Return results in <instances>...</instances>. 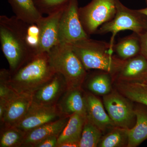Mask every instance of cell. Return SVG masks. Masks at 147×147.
I'll return each mask as SVG.
<instances>
[{"label":"cell","instance_id":"7c38bea8","mask_svg":"<svg viewBox=\"0 0 147 147\" xmlns=\"http://www.w3.org/2000/svg\"><path fill=\"white\" fill-rule=\"evenodd\" d=\"M32 102V95L17 94L7 102L1 127L15 126L26 115Z\"/></svg>","mask_w":147,"mask_h":147},{"label":"cell","instance_id":"9a60e30c","mask_svg":"<svg viewBox=\"0 0 147 147\" xmlns=\"http://www.w3.org/2000/svg\"><path fill=\"white\" fill-rule=\"evenodd\" d=\"M70 116H64L56 120L45 124L27 133L22 147H35L42 140L57 136L66 125Z\"/></svg>","mask_w":147,"mask_h":147},{"label":"cell","instance_id":"d4e9b609","mask_svg":"<svg viewBox=\"0 0 147 147\" xmlns=\"http://www.w3.org/2000/svg\"><path fill=\"white\" fill-rule=\"evenodd\" d=\"M103 132L94 124L86 118L79 142V147H96L102 137Z\"/></svg>","mask_w":147,"mask_h":147},{"label":"cell","instance_id":"8fae6325","mask_svg":"<svg viewBox=\"0 0 147 147\" xmlns=\"http://www.w3.org/2000/svg\"><path fill=\"white\" fill-rule=\"evenodd\" d=\"M67 88L63 76L56 73L52 79L32 95V103L45 106L56 105Z\"/></svg>","mask_w":147,"mask_h":147},{"label":"cell","instance_id":"484cf974","mask_svg":"<svg viewBox=\"0 0 147 147\" xmlns=\"http://www.w3.org/2000/svg\"><path fill=\"white\" fill-rule=\"evenodd\" d=\"M11 72L10 70L2 69L0 71V101L7 102L17 93L11 88L9 81Z\"/></svg>","mask_w":147,"mask_h":147},{"label":"cell","instance_id":"d6986e66","mask_svg":"<svg viewBox=\"0 0 147 147\" xmlns=\"http://www.w3.org/2000/svg\"><path fill=\"white\" fill-rule=\"evenodd\" d=\"M86 117L78 114H74L58 138V145L67 142L79 143L81 139Z\"/></svg>","mask_w":147,"mask_h":147},{"label":"cell","instance_id":"52a82bcc","mask_svg":"<svg viewBox=\"0 0 147 147\" xmlns=\"http://www.w3.org/2000/svg\"><path fill=\"white\" fill-rule=\"evenodd\" d=\"M132 101L119 92L112 91L103 96V103L108 115L116 126L130 129L136 123Z\"/></svg>","mask_w":147,"mask_h":147},{"label":"cell","instance_id":"f546056e","mask_svg":"<svg viewBox=\"0 0 147 147\" xmlns=\"http://www.w3.org/2000/svg\"><path fill=\"white\" fill-rule=\"evenodd\" d=\"M141 43V54L147 60V31L139 36Z\"/></svg>","mask_w":147,"mask_h":147},{"label":"cell","instance_id":"9c48e42d","mask_svg":"<svg viewBox=\"0 0 147 147\" xmlns=\"http://www.w3.org/2000/svg\"><path fill=\"white\" fill-rule=\"evenodd\" d=\"M57 105L45 106L32 104L24 118L15 125L26 133L62 117Z\"/></svg>","mask_w":147,"mask_h":147},{"label":"cell","instance_id":"4fadbf2b","mask_svg":"<svg viewBox=\"0 0 147 147\" xmlns=\"http://www.w3.org/2000/svg\"><path fill=\"white\" fill-rule=\"evenodd\" d=\"M87 118L100 129L102 132L109 131L115 126L108 113L103 103L96 95L85 93Z\"/></svg>","mask_w":147,"mask_h":147},{"label":"cell","instance_id":"836d02e7","mask_svg":"<svg viewBox=\"0 0 147 147\" xmlns=\"http://www.w3.org/2000/svg\"><path fill=\"white\" fill-rule=\"evenodd\" d=\"M145 1H146V4L147 5V0H145Z\"/></svg>","mask_w":147,"mask_h":147},{"label":"cell","instance_id":"6da1fadb","mask_svg":"<svg viewBox=\"0 0 147 147\" xmlns=\"http://www.w3.org/2000/svg\"><path fill=\"white\" fill-rule=\"evenodd\" d=\"M28 24L16 16H0L1 48L14 73L36 55L29 47L26 39Z\"/></svg>","mask_w":147,"mask_h":147},{"label":"cell","instance_id":"30bf717a","mask_svg":"<svg viewBox=\"0 0 147 147\" xmlns=\"http://www.w3.org/2000/svg\"><path fill=\"white\" fill-rule=\"evenodd\" d=\"M64 7L48 14L46 17L42 16L36 23L40 34L37 54L49 53L53 47L59 44L60 20Z\"/></svg>","mask_w":147,"mask_h":147},{"label":"cell","instance_id":"4dcf8cb0","mask_svg":"<svg viewBox=\"0 0 147 147\" xmlns=\"http://www.w3.org/2000/svg\"><path fill=\"white\" fill-rule=\"evenodd\" d=\"M79 143L77 142H67L58 145L57 147H79Z\"/></svg>","mask_w":147,"mask_h":147},{"label":"cell","instance_id":"5bb4252c","mask_svg":"<svg viewBox=\"0 0 147 147\" xmlns=\"http://www.w3.org/2000/svg\"><path fill=\"white\" fill-rule=\"evenodd\" d=\"M57 105L63 116L78 114L86 117L85 93L82 88L67 89Z\"/></svg>","mask_w":147,"mask_h":147},{"label":"cell","instance_id":"3957f363","mask_svg":"<svg viewBox=\"0 0 147 147\" xmlns=\"http://www.w3.org/2000/svg\"><path fill=\"white\" fill-rule=\"evenodd\" d=\"M86 70L98 69L116 75L125 61L113 55L110 43L89 38L69 43Z\"/></svg>","mask_w":147,"mask_h":147},{"label":"cell","instance_id":"e0dca14e","mask_svg":"<svg viewBox=\"0 0 147 147\" xmlns=\"http://www.w3.org/2000/svg\"><path fill=\"white\" fill-rule=\"evenodd\" d=\"M136 123L128 129L127 147H136L147 139V108L138 106L135 108Z\"/></svg>","mask_w":147,"mask_h":147},{"label":"cell","instance_id":"44dd1931","mask_svg":"<svg viewBox=\"0 0 147 147\" xmlns=\"http://www.w3.org/2000/svg\"><path fill=\"white\" fill-rule=\"evenodd\" d=\"M113 50L117 56L122 60L125 61L141 54L140 37L133 33L125 37L114 44Z\"/></svg>","mask_w":147,"mask_h":147},{"label":"cell","instance_id":"7a4b0ae2","mask_svg":"<svg viewBox=\"0 0 147 147\" xmlns=\"http://www.w3.org/2000/svg\"><path fill=\"white\" fill-rule=\"evenodd\" d=\"M56 73L50 63L48 53H39L16 72L11 73L9 83L17 94L32 95Z\"/></svg>","mask_w":147,"mask_h":147},{"label":"cell","instance_id":"4316f807","mask_svg":"<svg viewBox=\"0 0 147 147\" xmlns=\"http://www.w3.org/2000/svg\"><path fill=\"white\" fill-rule=\"evenodd\" d=\"M35 4L42 13L48 14L64 7L70 0H34Z\"/></svg>","mask_w":147,"mask_h":147},{"label":"cell","instance_id":"ac0fdd59","mask_svg":"<svg viewBox=\"0 0 147 147\" xmlns=\"http://www.w3.org/2000/svg\"><path fill=\"white\" fill-rule=\"evenodd\" d=\"M18 19L28 24H36L42 17L34 0H8Z\"/></svg>","mask_w":147,"mask_h":147},{"label":"cell","instance_id":"7402d4cb","mask_svg":"<svg viewBox=\"0 0 147 147\" xmlns=\"http://www.w3.org/2000/svg\"><path fill=\"white\" fill-rule=\"evenodd\" d=\"M112 74L103 71L92 76L87 82V87L96 95H106L112 92Z\"/></svg>","mask_w":147,"mask_h":147},{"label":"cell","instance_id":"1f68e13d","mask_svg":"<svg viewBox=\"0 0 147 147\" xmlns=\"http://www.w3.org/2000/svg\"><path fill=\"white\" fill-rule=\"evenodd\" d=\"M138 11L140 13L144 14L145 16L147 17V7L145 8H142L141 9H138Z\"/></svg>","mask_w":147,"mask_h":147},{"label":"cell","instance_id":"cb8c5ba5","mask_svg":"<svg viewBox=\"0 0 147 147\" xmlns=\"http://www.w3.org/2000/svg\"><path fill=\"white\" fill-rule=\"evenodd\" d=\"M26 134L15 126L1 127L0 147H22Z\"/></svg>","mask_w":147,"mask_h":147},{"label":"cell","instance_id":"ba28073f","mask_svg":"<svg viewBox=\"0 0 147 147\" xmlns=\"http://www.w3.org/2000/svg\"><path fill=\"white\" fill-rule=\"evenodd\" d=\"M78 0H70L63 9L59 23L60 43L69 44L89 38L79 14Z\"/></svg>","mask_w":147,"mask_h":147},{"label":"cell","instance_id":"f1b7e54d","mask_svg":"<svg viewBox=\"0 0 147 147\" xmlns=\"http://www.w3.org/2000/svg\"><path fill=\"white\" fill-rule=\"evenodd\" d=\"M58 137L54 136L44 139L35 147H57Z\"/></svg>","mask_w":147,"mask_h":147},{"label":"cell","instance_id":"2e32d148","mask_svg":"<svg viewBox=\"0 0 147 147\" xmlns=\"http://www.w3.org/2000/svg\"><path fill=\"white\" fill-rule=\"evenodd\" d=\"M147 74V60L141 54L124 61L116 76L119 81L141 82Z\"/></svg>","mask_w":147,"mask_h":147},{"label":"cell","instance_id":"83f0119b","mask_svg":"<svg viewBox=\"0 0 147 147\" xmlns=\"http://www.w3.org/2000/svg\"><path fill=\"white\" fill-rule=\"evenodd\" d=\"M26 39L28 45L35 55L37 54L39 45V29L36 24H28Z\"/></svg>","mask_w":147,"mask_h":147},{"label":"cell","instance_id":"d6a6232c","mask_svg":"<svg viewBox=\"0 0 147 147\" xmlns=\"http://www.w3.org/2000/svg\"><path fill=\"white\" fill-rule=\"evenodd\" d=\"M141 82L145 83V84H147V74L146 76H145L144 78L143 79V80L141 81Z\"/></svg>","mask_w":147,"mask_h":147},{"label":"cell","instance_id":"277c9868","mask_svg":"<svg viewBox=\"0 0 147 147\" xmlns=\"http://www.w3.org/2000/svg\"><path fill=\"white\" fill-rule=\"evenodd\" d=\"M48 54L50 64L56 73L63 76L67 89L82 88L86 79L87 70L70 45L59 43Z\"/></svg>","mask_w":147,"mask_h":147},{"label":"cell","instance_id":"ffe728a7","mask_svg":"<svg viewBox=\"0 0 147 147\" xmlns=\"http://www.w3.org/2000/svg\"><path fill=\"white\" fill-rule=\"evenodd\" d=\"M117 88L121 94L132 102L147 107V84L141 82L119 81Z\"/></svg>","mask_w":147,"mask_h":147},{"label":"cell","instance_id":"8992f818","mask_svg":"<svg viewBox=\"0 0 147 147\" xmlns=\"http://www.w3.org/2000/svg\"><path fill=\"white\" fill-rule=\"evenodd\" d=\"M117 0H92L79 7V18L87 34H96L103 24L113 20L117 11Z\"/></svg>","mask_w":147,"mask_h":147},{"label":"cell","instance_id":"603a6c76","mask_svg":"<svg viewBox=\"0 0 147 147\" xmlns=\"http://www.w3.org/2000/svg\"><path fill=\"white\" fill-rule=\"evenodd\" d=\"M128 142V129L115 126L102 136L98 147H127Z\"/></svg>","mask_w":147,"mask_h":147},{"label":"cell","instance_id":"5b68a950","mask_svg":"<svg viewBox=\"0 0 147 147\" xmlns=\"http://www.w3.org/2000/svg\"><path fill=\"white\" fill-rule=\"evenodd\" d=\"M146 16L138 10H134L124 5L120 0L117 1V11L113 19L103 24L96 34H112L110 43L113 49L115 38L118 33L122 31L130 30L140 36L147 31Z\"/></svg>","mask_w":147,"mask_h":147}]
</instances>
